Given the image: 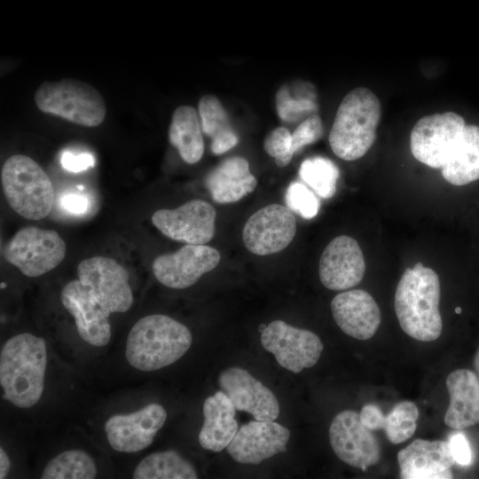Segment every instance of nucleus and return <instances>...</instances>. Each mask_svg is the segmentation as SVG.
<instances>
[{"instance_id":"nucleus-1","label":"nucleus","mask_w":479,"mask_h":479,"mask_svg":"<svg viewBox=\"0 0 479 479\" xmlns=\"http://www.w3.org/2000/svg\"><path fill=\"white\" fill-rule=\"evenodd\" d=\"M47 349L43 338L22 333L10 338L0 353L3 398L19 408H30L40 400L44 387Z\"/></svg>"},{"instance_id":"nucleus-2","label":"nucleus","mask_w":479,"mask_h":479,"mask_svg":"<svg viewBox=\"0 0 479 479\" xmlns=\"http://www.w3.org/2000/svg\"><path fill=\"white\" fill-rule=\"evenodd\" d=\"M440 280L436 272L417 263L402 275L395 293V311L402 330L420 342L439 338Z\"/></svg>"},{"instance_id":"nucleus-3","label":"nucleus","mask_w":479,"mask_h":479,"mask_svg":"<svg viewBox=\"0 0 479 479\" xmlns=\"http://www.w3.org/2000/svg\"><path fill=\"white\" fill-rule=\"evenodd\" d=\"M192 334L182 323L162 314L138 319L130 329L125 357L144 372L166 367L181 358L192 344Z\"/></svg>"},{"instance_id":"nucleus-4","label":"nucleus","mask_w":479,"mask_h":479,"mask_svg":"<svg viewBox=\"0 0 479 479\" xmlns=\"http://www.w3.org/2000/svg\"><path fill=\"white\" fill-rule=\"evenodd\" d=\"M381 114V102L371 90L358 87L348 92L329 133L334 154L344 161L363 157L374 143Z\"/></svg>"},{"instance_id":"nucleus-5","label":"nucleus","mask_w":479,"mask_h":479,"mask_svg":"<svg viewBox=\"0 0 479 479\" xmlns=\"http://www.w3.org/2000/svg\"><path fill=\"white\" fill-rule=\"evenodd\" d=\"M1 183L9 206L22 217L40 220L51 211L53 185L32 158L23 154L9 157L2 167Z\"/></svg>"},{"instance_id":"nucleus-6","label":"nucleus","mask_w":479,"mask_h":479,"mask_svg":"<svg viewBox=\"0 0 479 479\" xmlns=\"http://www.w3.org/2000/svg\"><path fill=\"white\" fill-rule=\"evenodd\" d=\"M38 109L84 127H97L105 120L106 107L100 92L89 83L65 78L44 82L34 96Z\"/></svg>"},{"instance_id":"nucleus-7","label":"nucleus","mask_w":479,"mask_h":479,"mask_svg":"<svg viewBox=\"0 0 479 479\" xmlns=\"http://www.w3.org/2000/svg\"><path fill=\"white\" fill-rule=\"evenodd\" d=\"M66 252V243L56 231L27 226L10 239L4 256L23 275L35 278L57 267Z\"/></svg>"},{"instance_id":"nucleus-8","label":"nucleus","mask_w":479,"mask_h":479,"mask_svg":"<svg viewBox=\"0 0 479 479\" xmlns=\"http://www.w3.org/2000/svg\"><path fill=\"white\" fill-rule=\"evenodd\" d=\"M77 276L101 309L108 315L126 312L133 303L127 270L113 258L92 256L81 261Z\"/></svg>"},{"instance_id":"nucleus-9","label":"nucleus","mask_w":479,"mask_h":479,"mask_svg":"<svg viewBox=\"0 0 479 479\" xmlns=\"http://www.w3.org/2000/svg\"><path fill=\"white\" fill-rule=\"evenodd\" d=\"M466 126L462 116L453 112L420 118L410 136L411 152L421 163L441 169Z\"/></svg>"},{"instance_id":"nucleus-10","label":"nucleus","mask_w":479,"mask_h":479,"mask_svg":"<svg viewBox=\"0 0 479 479\" xmlns=\"http://www.w3.org/2000/svg\"><path fill=\"white\" fill-rule=\"evenodd\" d=\"M261 343L278 364L294 373L312 367L323 350L319 337L311 331L294 327L282 320L271 322L261 333Z\"/></svg>"},{"instance_id":"nucleus-11","label":"nucleus","mask_w":479,"mask_h":479,"mask_svg":"<svg viewBox=\"0 0 479 479\" xmlns=\"http://www.w3.org/2000/svg\"><path fill=\"white\" fill-rule=\"evenodd\" d=\"M330 444L336 456L344 463L365 471L381 459L380 444L352 410L339 412L329 428Z\"/></svg>"},{"instance_id":"nucleus-12","label":"nucleus","mask_w":479,"mask_h":479,"mask_svg":"<svg viewBox=\"0 0 479 479\" xmlns=\"http://www.w3.org/2000/svg\"><path fill=\"white\" fill-rule=\"evenodd\" d=\"M296 232L293 212L280 204H271L255 212L246 222L242 240L246 248L256 255H268L285 249Z\"/></svg>"},{"instance_id":"nucleus-13","label":"nucleus","mask_w":479,"mask_h":479,"mask_svg":"<svg viewBox=\"0 0 479 479\" xmlns=\"http://www.w3.org/2000/svg\"><path fill=\"white\" fill-rule=\"evenodd\" d=\"M216 212L203 200H192L175 209H159L152 216L153 224L168 238L186 244L204 245L216 231Z\"/></svg>"},{"instance_id":"nucleus-14","label":"nucleus","mask_w":479,"mask_h":479,"mask_svg":"<svg viewBox=\"0 0 479 479\" xmlns=\"http://www.w3.org/2000/svg\"><path fill=\"white\" fill-rule=\"evenodd\" d=\"M220 253L207 245L186 244L176 252L158 255L152 264L156 279L174 289L187 288L220 262Z\"/></svg>"},{"instance_id":"nucleus-15","label":"nucleus","mask_w":479,"mask_h":479,"mask_svg":"<svg viewBox=\"0 0 479 479\" xmlns=\"http://www.w3.org/2000/svg\"><path fill=\"white\" fill-rule=\"evenodd\" d=\"M167 419L159 404H149L130 414L111 416L105 423L110 446L120 452L133 453L148 447Z\"/></svg>"},{"instance_id":"nucleus-16","label":"nucleus","mask_w":479,"mask_h":479,"mask_svg":"<svg viewBox=\"0 0 479 479\" xmlns=\"http://www.w3.org/2000/svg\"><path fill=\"white\" fill-rule=\"evenodd\" d=\"M290 432L274 420H252L242 425L226 447L242 464H258L287 451Z\"/></svg>"},{"instance_id":"nucleus-17","label":"nucleus","mask_w":479,"mask_h":479,"mask_svg":"<svg viewBox=\"0 0 479 479\" xmlns=\"http://www.w3.org/2000/svg\"><path fill=\"white\" fill-rule=\"evenodd\" d=\"M218 384L237 411L250 413L256 420H274L279 414L275 395L261 381L240 367L224 370Z\"/></svg>"},{"instance_id":"nucleus-18","label":"nucleus","mask_w":479,"mask_h":479,"mask_svg":"<svg viewBox=\"0 0 479 479\" xmlns=\"http://www.w3.org/2000/svg\"><path fill=\"white\" fill-rule=\"evenodd\" d=\"M319 279L328 289L342 291L357 286L365 272V263L357 241L347 235L332 240L319 261Z\"/></svg>"},{"instance_id":"nucleus-19","label":"nucleus","mask_w":479,"mask_h":479,"mask_svg":"<svg viewBox=\"0 0 479 479\" xmlns=\"http://www.w3.org/2000/svg\"><path fill=\"white\" fill-rule=\"evenodd\" d=\"M60 301L73 316L79 336L95 347L106 346L111 338L108 315L101 309L79 279L65 285Z\"/></svg>"},{"instance_id":"nucleus-20","label":"nucleus","mask_w":479,"mask_h":479,"mask_svg":"<svg viewBox=\"0 0 479 479\" xmlns=\"http://www.w3.org/2000/svg\"><path fill=\"white\" fill-rule=\"evenodd\" d=\"M403 479H450L454 465L450 443L415 439L397 453Z\"/></svg>"},{"instance_id":"nucleus-21","label":"nucleus","mask_w":479,"mask_h":479,"mask_svg":"<svg viewBox=\"0 0 479 479\" xmlns=\"http://www.w3.org/2000/svg\"><path fill=\"white\" fill-rule=\"evenodd\" d=\"M331 310L342 332L362 341L375 334L381 320L378 304L368 292L361 289L335 295L331 302Z\"/></svg>"},{"instance_id":"nucleus-22","label":"nucleus","mask_w":479,"mask_h":479,"mask_svg":"<svg viewBox=\"0 0 479 479\" xmlns=\"http://www.w3.org/2000/svg\"><path fill=\"white\" fill-rule=\"evenodd\" d=\"M450 404L445 412L444 423L451 428L461 430L479 423V380L475 372L457 369L446 378Z\"/></svg>"},{"instance_id":"nucleus-23","label":"nucleus","mask_w":479,"mask_h":479,"mask_svg":"<svg viewBox=\"0 0 479 479\" xmlns=\"http://www.w3.org/2000/svg\"><path fill=\"white\" fill-rule=\"evenodd\" d=\"M205 185L216 202L227 204L251 193L257 180L251 174L247 159L232 156L222 161L208 174Z\"/></svg>"},{"instance_id":"nucleus-24","label":"nucleus","mask_w":479,"mask_h":479,"mask_svg":"<svg viewBox=\"0 0 479 479\" xmlns=\"http://www.w3.org/2000/svg\"><path fill=\"white\" fill-rule=\"evenodd\" d=\"M236 409L224 391H217L203 404L204 422L199 442L205 450L215 452L226 448L238 431Z\"/></svg>"},{"instance_id":"nucleus-25","label":"nucleus","mask_w":479,"mask_h":479,"mask_svg":"<svg viewBox=\"0 0 479 479\" xmlns=\"http://www.w3.org/2000/svg\"><path fill=\"white\" fill-rule=\"evenodd\" d=\"M441 169L444 178L453 185H464L479 179V126H465Z\"/></svg>"},{"instance_id":"nucleus-26","label":"nucleus","mask_w":479,"mask_h":479,"mask_svg":"<svg viewBox=\"0 0 479 479\" xmlns=\"http://www.w3.org/2000/svg\"><path fill=\"white\" fill-rule=\"evenodd\" d=\"M169 139L179 155L188 164L197 163L204 153L202 129L198 110L181 106L173 113L169 129Z\"/></svg>"},{"instance_id":"nucleus-27","label":"nucleus","mask_w":479,"mask_h":479,"mask_svg":"<svg viewBox=\"0 0 479 479\" xmlns=\"http://www.w3.org/2000/svg\"><path fill=\"white\" fill-rule=\"evenodd\" d=\"M198 112L202 132L209 137L211 152L220 155L233 148L239 137L220 100L214 95H205L199 101Z\"/></svg>"},{"instance_id":"nucleus-28","label":"nucleus","mask_w":479,"mask_h":479,"mask_svg":"<svg viewBox=\"0 0 479 479\" xmlns=\"http://www.w3.org/2000/svg\"><path fill=\"white\" fill-rule=\"evenodd\" d=\"M134 479H195L194 467L175 451L154 452L136 467Z\"/></svg>"},{"instance_id":"nucleus-29","label":"nucleus","mask_w":479,"mask_h":479,"mask_svg":"<svg viewBox=\"0 0 479 479\" xmlns=\"http://www.w3.org/2000/svg\"><path fill=\"white\" fill-rule=\"evenodd\" d=\"M97 467L93 459L78 449L65 451L45 466L42 479H93Z\"/></svg>"},{"instance_id":"nucleus-30","label":"nucleus","mask_w":479,"mask_h":479,"mask_svg":"<svg viewBox=\"0 0 479 479\" xmlns=\"http://www.w3.org/2000/svg\"><path fill=\"white\" fill-rule=\"evenodd\" d=\"M275 102L277 113L285 122H297L317 108L312 88L307 83H300L293 90L288 84L281 86Z\"/></svg>"},{"instance_id":"nucleus-31","label":"nucleus","mask_w":479,"mask_h":479,"mask_svg":"<svg viewBox=\"0 0 479 479\" xmlns=\"http://www.w3.org/2000/svg\"><path fill=\"white\" fill-rule=\"evenodd\" d=\"M299 175L319 197L329 199L336 192L340 171L331 160L315 156L302 162Z\"/></svg>"},{"instance_id":"nucleus-32","label":"nucleus","mask_w":479,"mask_h":479,"mask_svg":"<svg viewBox=\"0 0 479 479\" xmlns=\"http://www.w3.org/2000/svg\"><path fill=\"white\" fill-rule=\"evenodd\" d=\"M419 409L411 401L397 404L385 416L383 429L389 442L401 444L410 439L416 431Z\"/></svg>"},{"instance_id":"nucleus-33","label":"nucleus","mask_w":479,"mask_h":479,"mask_svg":"<svg viewBox=\"0 0 479 479\" xmlns=\"http://www.w3.org/2000/svg\"><path fill=\"white\" fill-rule=\"evenodd\" d=\"M287 208L304 219L315 217L319 210V200L303 184L292 182L286 192Z\"/></svg>"},{"instance_id":"nucleus-34","label":"nucleus","mask_w":479,"mask_h":479,"mask_svg":"<svg viewBox=\"0 0 479 479\" xmlns=\"http://www.w3.org/2000/svg\"><path fill=\"white\" fill-rule=\"evenodd\" d=\"M292 134L285 127H278L271 131L264 139L265 152L275 160L277 166L286 167L292 160Z\"/></svg>"},{"instance_id":"nucleus-35","label":"nucleus","mask_w":479,"mask_h":479,"mask_svg":"<svg viewBox=\"0 0 479 479\" xmlns=\"http://www.w3.org/2000/svg\"><path fill=\"white\" fill-rule=\"evenodd\" d=\"M323 135V124L319 116L306 118L292 133L291 152L294 154L307 145L317 142Z\"/></svg>"},{"instance_id":"nucleus-36","label":"nucleus","mask_w":479,"mask_h":479,"mask_svg":"<svg viewBox=\"0 0 479 479\" xmlns=\"http://www.w3.org/2000/svg\"><path fill=\"white\" fill-rule=\"evenodd\" d=\"M60 163L64 169L71 172H80L93 167V156L89 153H73L66 151L62 153Z\"/></svg>"},{"instance_id":"nucleus-37","label":"nucleus","mask_w":479,"mask_h":479,"mask_svg":"<svg viewBox=\"0 0 479 479\" xmlns=\"http://www.w3.org/2000/svg\"><path fill=\"white\" fill-rule=\"evenodd\" d=\"M455 462L467 466L472 461V452L468 441L463 434L457 433L449 441Z\"/></svg>"},{"instance_id":"nucleus-38","label":"nucleus","mask_w":479,"mask_h":479,"mask_svg":"<svg viewBox=\"0 0 479 479\" xmlns=\"http://www.w3.org/2000/svg\"><path fill=\"white\" fill-rule=\"evenodd\" d=\"M360 419L363 424L370 430H378L384 428L385 416L381 409L374 404H365L360 412Z\"/></svg>"},{"instance_id":"nucleus-39","label":"nucleus","mask_w":479,"mask_h":479,"mask_svg":"<svg viewBox=\"0 0 479 479\" xmlns=\"http://www.w3.org/2000/svg\"><path fill=\"white\" fill-rule=\"evenodd\" d=\"M59 203L65 210L76 215L85 213L89 208V199L75 192L65 193L61 196Z\"/></svg>"},{"instance_id":"nucleus-40","label":"nucleus","mask_w":479,"mask_h":479,"mask_svg":"<svg viewBox=\"0 0 479 479\" xmlns=\"http://www.w3.org/2000/svg\"><path fill=\"white\" fill-rule=\"evenodd\" d=\"M11 467L10 459L7 453L4 449L0 448V478L4 479L6 477Z\"/></svg>"},{"instance_id":"nucleus-41","label":"nucleus","mask_w":479,"mask_h":479,"mask_svg":"<svg viewBox=\"0 0 479 479\" xmlns=\"http://www.w3.org/2000/svg\"><path fill=\"white\" fill-rule=\"evenodd\" d=\"M475 373L479 380V349H477L474 359Z\"/></svg>"},{"instance_id":"nucleus-42","label":"nucleus","mask_w":479,"mask_h":479,"mask_svg":"<svg viewBox=\"0 0 479 479\" xmlns=\"http://www.w3.org/2000/svg\"><path fill=\"white\" fill-rule=\"evenodd\" d=\"M266 327H267V325H265V324H261V325L259 326V327H258L259 332H260V333H263Z\"/></svg>"},{"instance_id":"nucleus-43","label":"nucleus","mask_w":479,"mask_h":479,"mask_svg":"<svg viewBox=\"0 0 479 479\" xmlns=\"http://www.w3.org/2000/svg\"><path fill=\"white\" fill-rule=\"evenodd\" d=\"M455 312H456L457 314L461 313V308L457 307V308L455 309Z\"/></svg>"}]
</instances>
